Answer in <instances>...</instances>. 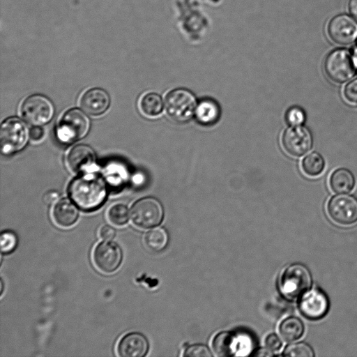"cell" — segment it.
I'll return each mask as SVG.
<instances>
[{"instance_id": "39", "label": "cell", "mask_w": 357, "mask_h": 357, "mask_svg": "<svg viewBox=\"0 0 357 357\" xmlns=\"http://www.w3.org/2000/svg\"><path fill=\"white\" fill-rule=\"evenodd\" d=\"M1 294H2V292H3V281H1Z\"/></svg>"}, {"instance_id": "11", "label": "cell", "mask_w": 357, "mask_h": 357, "mask_svg": "<svg viewBox=\"0 0 357 357\" xmlns=\"http://www.w3.org/2000/svg\"><path fill=\"white\" fill-rule=\"evenodd\" d=\"M298 307L305 318L310 320H319L328 313L329 301L323 291L318 288H314L301 296Z\"/></svg>"}, {"instance_id": "30", "label": "cell", "mask_w": 357, "mask_h": 357, "mask_svg": "<svg viewBox=\"0 0 357 357\" xmlns=\"http://www.w3.org/2000/svg\"><path fill=\"white\" fill-rule=\"evenodd\" d=\"M212 356L208 347L201 344L188 347L183 353L185 357H211Z\"/></svg>"}, {"instance_id": "21", "label": "cell", "mask_w": 357, "mask_h": 357, "mask_svg": "<svg viewBox=\"0 0 357 357\" xmlns=\"http://www.w3.org/2000/svg\"><path fill=\"white\" fill-rule=\"evenodd\" d=\"M304 324L296 317H289L284 319L279 326V332L282 337L287 342H293L300 339L304 333Z\"/></svg>"}, {"instance_id": "18", "label": "cell", "mask_w": 357, "mask_h": 357, "mask_svg": "<svg viewBox=\"0 0 357 357\" xmlns=\"http://www.w3.org/2000/svg\"><path fill=\"white\" fill-rule=\"evenodd\" d=\"M237 335L229 331L218 333L212 342V348L217 356H229L236 354Z\"/></svg>"}, {"instance_id": "6", "label": "cell", "mask_w": 357, "mask_h": 357, "mask_svg": "<svg viewBox=\"0 0 357 357\" xmlns=\"http://www.w3.org/2000/svg\"><path fill=\"white\" fill-rule=\"evenodd\" d=\"M20 113L28 123L43 126L52 120L54 114V107L46 96L33 94L24 100L21 105Z\"/></svg>"}, {"instance_id": "35", "label": "cell", "mask_w": 357, "mask_h": 357, "mask_svg": "<svg viewBox=\"0 0 357 357\" xmlns=\"http://www.w3.org/2000/svg\"><path fill=\"white\" fill-rule=\"evenodd\" d=\"M59 195L56 191L51 190L44 195V202L47 204H52L57 202Z\"/></svg>"}, {"instance_id": "10", "label": "cell", "mask_w": 357, "mask_h": 357, "mask_svg": "<svg viewBox=\"0 0 357 357\" xmlns=\"http://www.w3.org/2000/svg\"><path fill=\"white\" fill-rule=\"evenodd\" d=\"M282 144L289 155L299 157L312 149L313 138L310 130L306 127L301 125L291 126L284 132Z\"/></svg>"}, {"instance_id": "13", "label": "cell", "mask_w": 357, "mask_h": 357, "mask_svg": "<svg viewBox=\"0 0 357 357\" xmlns=\"http://www.w3.org/2000/svg\"><path fill=\"white\" fill-rule=\"evenodd\" d=\"M93 260L97 268L101 272L112 273L117 270L121 263V249L114 242H101L94 248Z\"/></svg>"}, {"instance_id": "15", "label": "cell", "mask_w": 357, "mask_h": 357, "mask_svg": "<svg viewBox=\"0 0 357 357\" xmlns=\"http://www.w3.org/2000/svg\"><path fill=\"white\" fill-rule=\"evenodd\" d=\"M110 104L109 94L100 88H92L85 91L79 100L82 109L87 114L99 116L105 113Z\"/></svg>"}, {"instance_id": "32", "label": "cell", "mask_w": 357, "mask_h": 357, "mask_svg": "<svg viewBox=\"0 0 357 357\" xmlns=\"http://www.w3.org/2000/svg\"><path fill=\"white\" fill-rule=\"evenodd\" d=\"M265 344L271 351H276L281 349L282 342L275 333H271L266 337Z\"/></svg>"}, {"instance_id": "16", "label": "cell", "mask_w": 357, "mask_h": 357, "mask_svg": "<svg viewBox=\"0 0 357 357\" xmlns=\"http://www.w3.org/2000/svg\"><path fill=\"white\" fill-rule=\"evenodd\" d=\"M116 350L121 357H142L149 350V342L142 334L132 332L121 338Z\"/></svg>"}, {"instance_id": "7", "label": "cell", "mask_w": 357, "mask_h": 357, "mask_svg": "<svg viewBox=\"0 0 357 357\" xmlns=\"http://www.w3.org/2000/svg\"><path fill=\"white\" fill-rule=\"evenodd\" d=\"M324 70L328 77L334 82L344 83L351 79L356 73L353 56L346 50H336L326 56Z\"/></svg>"}, {"instance_id": "23", "label": "cell", "mask_w": 357, "mask_h": 357, "mask_svg": "<svg viewBox=\"0 0 357 357\" xmlns=\"http://www.w3.org/2000/svg\"><path fill=\"white\" fill-rule=\"evenodd\" d=\"M147 248L154 252L163 250L168 242V235L166 231L161 227L152 229L147 231L144 238Z\"/></svg>"}, {"instance_id": "9", "label": "cell", "mask_w": 357, "mask_h": 357, "mask_svg": "<svg viewBox=\"0 0 357 357\" xmlns=\"http://www.w3.org/2000/svg\"><path fill=\"white\" fill-rule=\"evenodd\" d=\"M330 218L340 225H351L357 222V199L341 193L333 196L327 204Z\"/></svg>"}, {"instance_id": "5", "label": "cell", "mask_w": 357, "mask_h": 357, "mask_svg": "<svg viewBox=\"0 0 357 357\" xmlns=\"http://www.w3.org/2000/svg\"><path fill=\"white\" fill-rule=\"evenodd\" d=\"M197 106L194 95L184 89L170 91L165 98V108L168 116L178 123L190 120L195 113Z\"/></svg>"}, {"instance_id": "3", "label": "cell", "mask_w": 357, "mask_h": 357, "mask_svg": "<svg viewBox=\"0 0 357 357\" xmlns=\"http://www.w3.org/2000/svg\"><path fill=\"white\" fill-rule=\"evenodd\" d=\"M29 137V130L20 118L12 116L4 120L0 129L1 151L6 155L22 150Z\"/></svg>"}, {"instance_id": "28", "label": "cell", "mask_w": 357, "mask_h": 357, "mask_svg": "<svg viewBox=\"0 0 357 357\" xmlns=\"http://www.w3.org/2000/svg\"><path fill=\"white\" fill-rule=\"evenodd\" d=\"M305 120V114L299 107H292L286 114V121L291 126L301 125Z\"/></svg>"}, {"instance_id": "29", "label": "cell", "mask_w": 357, "mask_h": 357, "mask_svg": "<svg viewBox=\"0 0 357 357\" xmlns=\"http://www.w3.org/2000/svg\"><path fill=\"white\" fill-rule=\"evenodd\" d=\"M252 347V342L250 337L245 334L237 335V344L236 356L248 355Z\"/></svg>"}, {"instance_id": "34", "label": "cell", "mask_w": 357, "mask_h": 357, "mask_svg": "<svg viewBox=\"0 0 357 357\" xmlns=\"http://www.w3.org/2000/svg\"><path fill=\"white\" fill-rule=\"evenodd\" d=\"M100 236L105 241L112 240L115 236V230L109 225H103L99 231Z\"/></svg>"}, {"instance_id": "17", "label": "cell", "mask_w": 357, "mask_h": 357, "mask_svg": "<svg viewBox=\"0 0 357 357\" xmlns=\"http://www.w3.org/2000/svg\"><path fill=\"white\" fill-rule=\"evenodd\" d=\"M78 215L79 213L75 204L66 198L56 202L52 209V217L54 222L63 227L74 225Z\"/></svg>"}, {"instance_id": "38", "label": "cell", "mask_w": 357, "mask_h": 357, "mask_svg": "<svg viewBox=\"0 0 357 357\" xmlns=\"http://www.w3.org/2000/svg\"><path fill=\"white\" fill-rule=\"evenodd\" d=\"M353 59L355 66L357 68V48H356L354 51Z\"/></svg>"}, {"instance_id": "36", "label": "cell", "mask_w": 357, "mask_h": 357, "mask_svg": "<svg viewBox=\"0 0 357 357\" xmlns=\"http://www.w3.org/2000/svg\"><path fill=\"white\" fill-rule=\"evenodd\" d=\"M348 8L352 17L357 21V0H349Z\"/></svg>"}, {"instance_id": "37", "label": "cell", "mask_w": 357, "mask_h": 357, "mask_svg": "<svg viewBox=\"0 0 357 357\" xmlns=\"http://www.w3.org/2000/svg\"><path fill=\"white\" fill-rule=\"evenodd\" d=\"M253 356H273V353H272V351H271L267 347L266 348H260L254 353Z\"/></svg>"}, {"instance_id": "2", "label": "cell", "mask_w": 357, "mask_h": 357, "mask_svg": "<svg viewBox=\"0 0 357 357\" xmlns=\"http://www.w3.org/2000/svg\"><path fill=\"white\" fill-rule=\"evenodd\" d=\"M90 128V120L86 113L77 108L66 111L56 127L58 139L70 144L84 137Z\"/></svg>"}, {"instance_id": "25", "label": "cell", "mask_w": 357, "mask_h": 357, "mask_svg": "<svg viewBox=\"0 0 357 357\" xmlns=\"http://www.w3.org/2000/svg\"><path fill=\"white\" fill-rule=\"evenodd\" d=\"M128 207L121 203L112 205L107 211V218L110 222L117 226L126 225L129 219Z\"/></svg>"}, {"instance_id": "14", "label": "cell", "mask_w": 357, "mask_h": 357, "mask_svg": "<svg viewBox=\"0 0 357 357\" xmlns=\"http://www.w3.org/2000/svg\"><path fill=\"white\" fill-rule=\"evenodd\" d=\"M66 165L74 173L89 172L96 165V153L89 145H75L70 149L66 155Z\"/></svg>"}, {"instance_id": "12", "label": "cell", "mask_w": 357, "mask_h": 357, "mask_svg": "<svg viewBox=\"0 0 357 357\" xmlns=\"http://www.w3.org/2000/svg\"><path fill=\"white\" fill-rule=\"evenodd\" d=\"M327 32L334 43L349 45L357 38V22L347 15H338L328 22Z\"/></svg>"}, {"instance_id": "8", "label": "cell", "mask_w": 357, "mask_h": 357, "mask_svg": "<svg viewBox=\"0 0 357 357\" xmlns=\"http://www.w3.org/2000/svg\"><path fill=\"white\" fill-rule=\"evenodd\" d=\"M130 218L137 227L148 229L158 225L163 219L164 211L161 203L153 197H144L137 201L131 207Z\"/></svg>"}, {"instance_id": "26", "label": "cell", "mask_w": 357, "mask_h": 357, "mask_svg": "<svg viewBox=\"0 0 357 357\" xmlns=\"http://www.w3.org/2000/svg\"><path fill=\"white\" fill-rule=\"evenodd\" d=\"M282 355L292 357H313L314 353L308 344L301 342L289 344L284 349Z\"/></svg>"}, {"instance_id": "19", "label": "cell", "mask_w": 357, "mask_h": 357, "mask_svg": "<svg viewBox=\"0 0 357 357\" xmlns=\"http://www.w3.org/2000/svg\"><path fill=\"white\" fill-rule=\"evenodd\" d=\"M220 110L218 105L213 100L204 99L197 106L195 116L202 125L215 123L219 119Z\"/></svg>"}, {"instance_id": "24", "label": "cell", "mask_w": 357, "mask_h": 357, "mask_svg": "<svg viewBox=\"0 0 357 357\" xmlns=\"http://www.w3.org/2000/svg\"><path fill=\"white\" fill-rule=\"evenodd\" d=\"M325 167L323 157L317 152L306 155L302 161V169L310 176H316L322 173Z\"/></svg>"}, {"instance_id": "33", "label": "cell", "mask_w": 357, "mask_h": 357, "mask_svg": "<svg viewBox=\"0 0 357 357\" xmlns=\"http://www.w3.org/2000/svg\"><path fill=\"white\" fill-rule=\"evenodd\" d=\"M45 136V130L40 126H34L29 130V137L33 142L41 141Z\"/></svg>"}, {"instance_id": "1", "label": "cell", "mask_w": 357, "mask_h": 357, "mask_svg": "<svg viewBox=\"0 0 357 357\" xmlns=\"http://www.w3.org/2000/svg\"><path fill=\"white\" fill-rule=\"evenodd\" d=\"M68 192L73 202L84 211L98 209L107 197L105 179L97 173L86 172L74 178Z\"/></svg>"}, {"instance_id": "22", "label": "cell", "mask_w": 357, "mask_h": 357, "mask_svg": "<svg viewBox=\"0 0 357 357\" xmlns=\"http://www.w3.org/2000/svg\"><path fill=\"white\" fill-rule=\"evenodd\" d=\"M140 112L147 117H155L162 111L161 96L155 93H147L142 96L139 102Z\"/></svg>"}, {"instance_id": "31", "label": "cell", "mask_w": 357, "mask_h": 357, "mask_svg": "<svg viewBox=\"0 0 357 357\" xmlns=\"http://www.w3.org/2000/svg\"><path fill=\"white\" fill-rule=\"evenodd\" d=\"M345 98L351 102H357V79L348 83L344 89Z\"/></svg>"}, {"instance_id": "27", "label": "cell", "mask_w": 357, "mask_h": 357, "mask_svg": "<svg viewBox=\"0 0 357 357\" xmlns=\"http://www.w3.org/2000/svg\"><path fill=\"white\" fill-rule=\"evenodd\" d=\"M1 250L3 253L12 252L16 247L17 239L16 235L10 231H5L1 235Z\"/></svg>"}, {"instance_id": "4", "label": "cell", "mask_w": 357, "mask_h": 357, "mask_svg": "<svg viewBox=\"0 0 357 357\" xmlns=\"http://www.w3.org/2000/svg\"><path fill=\"white\" fill-rule=\"evenodd\" d=\"M312 286V275L308 268L301 264L289 265L283 271L280 281L282 294L290 298L301 296Z\"/></svg>"}, {"instance_id": "20", "label": "cell", "mask_w": 357, "mask_h": 357, "mask_svg": "<svg viewBox=\"0 0 357 357\" xmlns=\"http://www.w3.org/2000/svg\"><path fill=\"white\" fill-rule=\"evenodd\" d=\"M355 178L353 174L344 168L337 169L330 177V186L336 193H347L353 190Z\"/></svg>"}]
</instances>
